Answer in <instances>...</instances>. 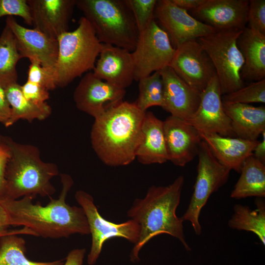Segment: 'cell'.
Instances as JSON below:
<instances>
[{
  "label": "cell",
  "instance_id": "1",
  "mask_svg": "<svg viewBox=\"0 0 265 265\" xmlns=\"http://www.w3.org/2000/svg\"><path fill=\"white\" fill-rule=\"evenodd\" d=\"M62 189L57 199H51L45 206L34 198L26 196L21 199H4L0 202L6 210L11 226H23L30 229L35 236L44 238H68L79 234H90L89 226L83 209L71 206L66 202L67 194L74 184L72 177L60 175Z\"/></svg>",
  "mask_w": 265,
  "mask_h": 265
},
{
  "label": "cell",
  "instance_id": "2",
  "mask_svg": "<svg viewBox=\"0 0 265 265\" xmlns=\"http://www.w3.org/2000/svg\"><path fill=\"white\" fill-rule=\"evenodd\" d=\"M146 112L140 110L135 103L122 101L95 118L91 132V145L104 163L124 166L134 160L142 138L141 126Z\"/></svg>",
  "mask_w": 265,
  "mask_h": 265
},
{
  "label": "cell",
  "instance_id": "3",
  "mask_svg": "<svg viewBox=\"0 0 265 265\" xmlns=\"http://www.w3.org/2000/svg\"><path fill=\"white\" fill-rule=\"evenodd\" d=\"M184 177L180 176L170 185L150 187L143 198L136 199L127 212L140 228L139 237L131 255L133 262L139 261V253L155 236L166 234L177 238L187 251L190 250L183 230V220L176 214Z\"/></svg>",
  "mask_w": 265,
  "mask_h": 265
},
{
  "label": "cell",
  "instance_id": "4",
  "mask_svg": "<svg viewBox=\"0 0 265 265\" xmlns=\"http://www.w3.org/2000/svg\"><path fill=\"white\" fill-rule=\"evenodd\" d=\"M0 139L8 146L10 157L6 166L4 199L17 200L36 195L50 196L55 188L51 180L59 171L53 163L42 161L38 148L32 145L21 144L6 136Z\"/></svg>",
  "mask_w": 265,
  "mask_h": 265
},
{
  "label": "cell",
  "instance_id": "5",
  "mask_svg": "<svg viewBox=\"0 0 265 265\" xmlns=\"http://www.w3.org/2000/svg\"><path fill=\"white\" fill-rule=\"evenodd\" d=\"M76 6L101 43L134 50L139 32L126 0H76Z\"/></svg>",
  "mask_w": 265,
  "mask_h": 265
},
{
  "label": "cell",
  "instance_id": "6",
  "mask_svg": "<svg viewBox=\"0 0 265 265\" xmlns=\"http://www.w3.org/2000/svg\"><path fill=\"white\" fill-rule=\"evenodd\" d=\"M57 58L53 72L55 87H64L83 74L93 70L102 47L88 21L83 16L78 27L57 39Z\"/></svg>",
  "mask_w": 265,
  "mask_h": 265
},
{
  "label": "cell",
  "instance_id": "7",
  "mask_svg": "<svg viewBox=\"0 0 265 265\" xmlns=\"http://www.w3.org/2000/svg\"><path fill=\"white\" fill-rule=\"evenodd\" d=\"M242 30L215 31L198 39L215 68L222 95L245 85L240 77L244 59L237 45Z\"/></svg>",
  "mask_w": 265,
  "mask_h": 265
},
{
  "label": "cell",
  "instance_id": "8",
  "mask_svg": "<svg viewBox=\"0 0 265 265\" xmlns=\"http://www.w3.org/2000/svg\"><path fill=\"white\" fill-rule=\"evenodd\" d=\"M197 175L194 190L187 210L181 217L189 221L195 234L201 235L199 216L210 196L227 182L230 170L214 158L207 144L202 140L198 151Z\"/></svg>",
  "mask_w": 265,
  "mask_h": 265
},
{
  "label": "cell",
  "instance_id": "9",
  "mask_svg": "<svg viewBox=\"0 0 265 265\" xmlns=\"http://www.w3.org/2000/svg\"><path fill=\"white\" fill-rule=\"evenodd\" d=\"M176 49L166 31L153 20L139 33L132 52L134 65V80L138 81L169 66Z\"/></svg>",
  "mask_w": 265,
  "mask_h": 265
},
{
  "label": "cell",
  "instance_id": "10",
  "mask_svg": "<svg viewBox=\"0 0 265 265\" xmlns=\"http://www.w3.org/2000/svg\"><path fill=\"white\" fill-rule=\"evenodd\" d=\"M75 196L85 212L91 235V246L87 256L88 265H93L96 263L104 243L108 239L120 237L134 244L137 242L140 228L135 221L130 219L119 224L109 221L99 213L91 195L83 190H78Z\"/></svg>",
  "mask_w": 265,
  "mask_h": 265
},
{
  "label": "cell",
  "instance_id": "11",
  "mask_svg": "<svg viewBox=\"0 0 265 265\" xmlns=\"http://www.w3.org/2000/svg\"><path fill=\"white\" fill-rule=\"evenodd\" d=\"M169 66L200 93L216 75L211 59L197 40L188 41L176 48Z\"/></svg>",
  "mask_w": 265,
  "mask_h": 265
},
{
  "label": "cell",
  "instance_id": "12",
  "mask_svg": "<svg viewBox=\"0 0 265 265\" xmlns=\"http://www.w3.org/2000/svg\"><path fill=\"white\" fill-rule=\"evenodd\" d=\"M154 14L175 49L188 41L197 40L216 31L176 5L171 0H157Z\"/></svg>",
  "mask_w": 265,
  "mask_h": 265
},
{
  "label": "cell",
  "instance_id": "13",
  "mask_svg": "<svg viewBox=\"0 0 265 265\" xmlns=\"http://www.w3.org/2000/svg\"><path fill=\"white\" fill-rule=\"evenodd\" d=\"M198 108L187 123L194 127L200 134H218L227 137H236L231 121L223 107L222 95L217 75L211 80L201 93Z\"/></svg>",
  "mask_w": 265,
  "mask_h": 265
},
{
  "label": "cell",
  "instance_id": "14",
  "mask_svg": "<svg viewBox=\"0 0 265 265\" xmlns=\"http://www.w3.org/2000/svg\"><path fill=\"white\" fill-rule=\"evenodd\" d=\"M126 90L86 73L76 88L73 98L77 107L95 118L109 106L123 101Z\"/></svg>",
  "mask_w": 265,
  "mask_h": 265
},
{
  "label": "cell",
  "instance_id": "15",
  "mask_svg": "<svg viewBox=\"0 0 265 265\" xmlns=\"http://www.w3.org/2000/svg\"><path fill=\"white\" fill-rule=\"evenodd\" d=\"M6 25L14 36L22 58L37 61L53 76L58 55L57 40L35 28L23 26L13 17H7Z\"/></svg>",
  "mask_w": 265,
  "mask_h": 265
},
{
  "label": "cell",
  "instance_id": "16",
  "mask_svg": "<svg viewBox=\"0 0 265 265\" xmlns=\"http://www.w3.org/2000/svg\"><path fill=\"white\" fill-rule=\"evenodd\" d=\"M163 130L168 160L183 167L198 155L202 139L186 121L170 115L163 121Z\"/></svg>",
  "mask_w": 265,
  "mask_h": 265
},
{
  "label": "cell",
  "instance_id": "17",
  "mask_svg": "<svg viewBox=\"0 0 265 265\" xmlns=\"http://www.w3.org/2000/svg\"><path fill=\"white\" fill-rule=\"evenodd\" d=\"M249 2L248 0H205L192 13L216 31L242 30L247 24Z\"/></svg>",
  "mask_w": 265,
  "mask_h": 265
},
{
  "label": "cell",
  "instance_id": "18",
  "mask_svg": "<svg viewBox=\"0 0 265 265\" xmlns=\"http://www.w3.org/2000/svg\"><path fill=\"white\" fill-rule=\"evenodd\" d=\"M159 72L163 84L164 104L162 108L170 115L189 120L198 108L201 93L188 85L169 66Z\"/></svg>",
  "mask_w": 265,
  "mask_h": 265
},
{
  "label": "cell",
  "instance_id": "19",
  "mask_svg": "<svg viewBox=\"0 0 265 265\" xmlns=\"http://www.w3.org/2000/svg\"><path fill=\"white\" fill-rule=\"evenodd\" d=\"M93 73L97 78L125 89L134 80L132 52L109 44H102Z\"/></svg>",
  "mask_w": 265,
  "mask_h": 265
},
{
  "label": "cell",
  "instance_id": "20",
  "mask_svg": "<svg viewBox=\"0 0 265 265\" xmlns=\"http://www.w3.org/2000/svg\"><path fill=\"white\" fill-rule=\"evenodd\" d=\"M34 28L57 38L68 31L76 0H27Z\"/></svg>",
  "mask_w": 265,
  "mask_h": 265
},
{
  "label": "cell",
  "instance_id": "21",
  "mask_svg": "<svg viewBox=\"0 0 265 265\" xmlns=\"http://www.w3.org/2000/svg\"><path fill=\"white\" fill-rule=\"evenodd\" d=\"M211 153L222 165L240 173L246 159L252 155L259 140L250 141L218 134H200Z\"/></svg>",
  "mask_w": 265,
  "mask_h": 265
},
{
  "label": "cell",
  "instance_id": "22",
  "mask_svg": "<svg viewBox=\"0 0 265 265\" xmlns=\"http://www.w3.org/2000/svg\"><path fill=\"white\" fill-rule=\"evenodd\" d=\"M236 137L255 141L265 132V107L222 101Z\"/></svg>",
  "mask_w": 265,
  "mask_h": 265
},
{
  "label": "cell",
  "instance_id": "23",
  "mask_svg": "<svg viewBox=\"0 0 265 265\" xmlns=\"http://www.w3.org/2000/svg\"><path fill=\"white\" fill-rule=\"evenodd\" d=\"M237 45L244 59L242 80L254 82L265 79V35L245 27Z\"/></svg>",
  "mask_w": 265,
  "mask_h": 265
},
{
  "label": "cell",
  "instance_id": "24",
  "mask_svg": "<svg viewBox=\"0 0 265 265\" xmlns=\"http://www.w3.org/2000/svg\"><path fill=\"white\" fill-rule=\"evenodd\" d=\"M142 138L135 157L143 164H161L168 161L163 121L151 111L146 112L142 126Z\"/></svg>",
  "mask_w": 265,
  "mask_h": 265
},
{
  "label": "cell",
  "instance_id": "25",
  "mask_svg": "<svg viewBox=\"0 0 265 265\" xmlns=\"http://www.w3.org/2000/svg\"><path fill=\"white\" fill-rule=\"evenodd\" d=\"M3 88L11 108V116L6 127L21 119L28 122L34 119L43 120L51 114L52 108L46 102L38 104L27 100L22 93L21 85L17 82L10 83Z\"/></svg>",
  "mask_w": 265,
  "mask_h": 265
},
{
  "label": "cell",
  "instance_id": "26",
  "mask_svg": "<svg viewBox=\"0 0 265 265\" xmlns=\"http://www.w3.org/2000/svg\"><path fill=\"white\" fill-rule=\"evenodd\" d=\"M240 176L231 192V197L237 199L249 197H265V163L252 155L244 161Z\"/></svg>",
  "mask_w": 265,
  "mask_h": 265
},
{
  "label": "cell",
  "instance_id": "27",
  "mask_svg": "<svg viewBox=\"0 0 265 265\" xmlns=\"http://www.w3.org/2000/svg\"><path fill=\"white\" fill-rule=\"evenodd\" d=\"M19 234L34 235L30 229L24 227L0 237V265H63L64 260L37 262L27 259L25 255L26 241L17 236Z\"/></svg>",
  "mask_w": 265,
  "mask_h": 265
},
{
  "label": "cell",
  "instance_id": "28",
  "mask_svg": "<svg viewBox=\"0 0 265 265\" xmlns=\"http://www.w3.org/2000/svg\"><path fill=\"white\" fill-rule=\"evenodd\" d=\"M256 209L236 204L234 213L228 222L230 228L238 230L251 232L258 236L265 245V202L263 198L256 197Z\"/></svg>",
  "mask_w": 265,
  "mask_h": 265
},
{
  "label": "cell",
  "instance_id": "29",
  "mask_svg": "<svg viewBox=\"0 0 265 265\" xmlns=\"http://www.w3.org/2000/svg\"><path fill=\"white\" fill-rule=\"evenodd\" d=\"M21 58L14 36L5 25L0 35V85L3 88L17 82L16 65Z\"/></svg>",
  "mask_w": 265,
  "mask_h": 265
},
{
  "label": "cell",
  "instance_id": "30",
  "mask_svg": "<svg viewBox=\"0 0 265 265\" xmlns=\"http://www.w3.org/2000/svg\"><path fill=\"white\" fill-rule=\"evenodd\" d=\"M139 95L135 103L143 111L153 106L161 107L164 104L163 84L159 71L138 80Z\"/></svg>",
  "mask_w": 265,
  "mask_h": 265
},
{
  "label": "cell",
  "instance_id": "31",
  "mask_svg": "<svg viewBox=\"0 0 265 265\" xmlns=\"http://www.w3.org/2000/svg\"><path fill=\"white\" fill-rule=\"evenodd\" d=\"M225 102L249 104L265 103V79L251 82L249 84L231 93L222 95Z\"/></svg>",
  "mask_w": 265,
  "mask_h": 265
},
{
  "label": "cell",
  "instance_id": "32",
  "mask_svg": "<svg viewBox=\"0 0 265 265\" xmlns=\"http://www.w3.org/2000/svg\"><path fill=\"white\" fill-rule=\"evenodd\" d=\"M133 14L139 33L155 20L157 0H126Z\"/></svg>",
  "mask_w": 265,
  "mask_h": 265
},
{
  "label": "cell",
  "instance_id": "33",
  "mask_svg": "<svg viewBox=\"0 0 265 265\" xmlns=\"http://www.w3.org/2000/svg\"><path fill=\"white\" fill-rule=\"evenodd\" d=\"M19 16L32 26V17L27 0H0V19L4 16Z\"/></svg>",
  "mask_w": 265,
  "mask_h": 265
},
{
  "label": "cell",
  "instance_id": "34",
  "mask_svg": "<svg viewBox=\"0 0 265 265\" xmlns=\"http://www.w3.org/2000/svg\"><path fill=\"white\" fill-rule=\"evenodd\" d=\"M248 28L265 35V0H250L247 13Z\"/></svg>",
  "mask_w": 265,
  "mask_h": 265
},
{
  "label": "cell",
  "instance_id": "35",
  "mask_svg": "<svg viewBox=\"0 0 265 265\" xmlns=\"http://www.w3.org/2000/svg\"><path fill=\"white\" fill-rule=\"evenodd\" d=\"M30 62L27 80L43 86L49 91L54 89L56 87L52 73L37 61L31 60Z\"/></svg>",
  "mask_w": 265,
  "mask_h": 265
},
{
  "label": "cell",
  "instance_id": "36",
  "mask_svg": "<svg viewBox=\"0 0 265 265\" xmlns=\"http://www.w3.org/2000/svg\"><path fill=\"white\" fill-rule=\"evenodd\" d=\"M21 90L23 95L27 100L35 104L46 103L50 97L48 89L38 84L27 80L21 85Z\"/></svg>",
  "mask_w": 265,
  "mask_h": 265
},
{
  "label": "cell",
  "instance_id": "37",
  "mask_svg": "<svg viewBox=\"0 0 265 265\" xmlns=\"http://www.w3.org/2000/svg\"><path fill=\"white\" fill-rule=\"evenodd\" d=\"M10 157V152L8 146L0 139V200L4 197V173Z\"/></svg>",
  "mask_w": 265,
  "mask_h": 265
},
{
  "label": "cell",
  "instance_id": "38",
  "mask_svg": "<svg viewBox=\"0 0 265 265\" xmlns=\"http://www.w3.org/2000/svg\"><path fill=\"white\" fill-rule=\"evenodd\" d=\"M11 108L6 98L4 90L0 85V123L4 126L10 119Z\"/></svg>",
  "mask_w": 265,
  "mask_h": 265
},
{
  "label": "cell",
  "instance_id": "39",
  "mask_svg": "<svg viewBox=\"0 0 265 265\" xmlns=\"http://www.w3.org/2000/svg\"><path fill=\"white\" fill-rule=\"evenodd\" d=\"M86 250L84 248L71 250L65 259L63 265H82Z\"/></svg>",
  "mask_w": 265,
  "mask_h": 265
},
{
  "label": "cell",
  "instance_id": "40",
  "mask_svg": "<svg viewBox=\"0 0 265 265\" xmlns=\"http://www.w3.org/2000/svg\"><path fill=\"white\" fill-rule=\"evenodd\" d=\"M11 226L8 214L0 202V237L9 234L13 231H8V228Z\"/></svg>",
  "mask_w": 265,
  "mask_h": 265
},
{
  "label": "cell",
  "instance_id": "41",
  "mask_svg": "<svg viewBox=\"0 0 265 265\" xmlns=\"http://www.w3.org/2000/svg\"><path fill=\"white\" fill-rule=\"evenodd\" d=\"M179 7L187 11L193 10L201 5L205 0H171Z\"/></svg>",
  "mask_w": 265,
  "mask_h": 265
},
{
  "label": "cell",
  "instance_id": "42",
  "mask_svg": "<svg viewBox=\"0 0 265 265\" xmlns=\"http://www.w3.org/2000/svg\"><path fill=\"white\" fill-rule=\"evenodd\" d=\"M262 140L259 141L255 147L252 156L262 162L265 163V132L262 133Z\"/></svg>",
  "mask_w": 265,
  "mask_h": 265
}]
</instances>
